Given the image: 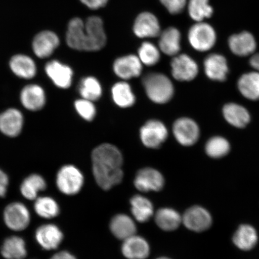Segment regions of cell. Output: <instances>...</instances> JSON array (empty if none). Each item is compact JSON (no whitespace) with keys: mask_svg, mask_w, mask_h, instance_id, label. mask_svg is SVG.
<instances>
[{"mask_svg":"<svg viewBox=\"0 0 259 259\" xmlns=\"http://www.w3.org/2000/svg\"><path fill=\"white\" fill-rule=\"evenodd\" d=\"M116 76L124 80L131 79L141 75L142 63L139 57L129 55L118 58L113 65Z\"/></svg>","mask_w":259,"mask_h":259,"instance_id":"obj_18","label":"cell"},{"mask_svg":"<svg viewBox=\"0 0 259 259\" xmlns=\"http://www.w3.org/2000/svg\"><path fill=\"white\" fill-rule=\"evenodd\" d=\"M80 1L89 8L97 10L104 7L108 0H80Z\"/></svg>","mask_w":259,"mask_h":259,"instance_id":"obj_42","label":"cell"},{"mask_svg":"<svg viewBox=\"0 0 259 259\" xmlns=\"http://www.w3.org/2000/svg\"><path fill=\"white\" fill-rule=\"evenodd\" d=\"M249 64L255 72L259 73V54L254 53L252 55L249 60Z\"/></svg>","mask_w":259,"mask_h":259,"instance_id":"obj_43","label":"cell"},{"mask_svg":"<svg viewBox=\"0 0 259 259\" xmlns=\"http://www.w3.org/2000/svg\"><path fill=\"white\" fill-rule=\"evenodd\" d=\"M171 74L180 82H190L196 78L199 72L198 64L187 54L178 55L171 61Z\"/></svg>","mask_w":259,"mask_h":259,"instance_id":"obj_8","label":"cell"},{"mask_svg":"<svg viewBox=\"0 0 259 259\" xmlns=\"http://www.w3.org/2000/svg\"><path fill=\"white\" fill-rule=\"evenodd\" d=\"M112 96L115 104L122 108H130L136 102V97L131 85L125 82L116 83L112 87Z\"/></svg>","mask_w":259,"mask_h":259,"instance_id":"obj_33","label":"cell"},{"mask_svg":"<svg viewBox=\"0 0 259 259\" xmlns=\"http://www.w3.org/2000/svg\"><path fill=\"white\" fill-rule=\"evenodd\" d=\"M22 106L30 111H40L46 103V94L41 87L30 84L24 87L20 94Z\"/></svg>","mask_w":259,"mask_h":259,"instance_id":"obj_19","label":"cell"},{"mask_svg":"<svg viewBox=\"0 0 259 259\" xmlns=\"http://www.w3.org/2000/svg\"><path fill=\"white\" fill-rule=\"evenodd\" d=\"M50 259H76V258L69 252L63 251L54 254Z\"/></svg>","mask_w":259,"mask_h":259,"instance_id":"obj_44","label":"cell"},{"mask_svg":"<svg viewBox=\"0 0 259 259\" xmlns=\"http://www.w3.org/2000/svg\"><path fill=\"white\" fill-rule=\"evenodd\" d=\"M24 122L23 115L18 109L6 110L0 114V132L8 137H18L23 128Z\"/></svg>","mask_w":259,"mask_h":259,"instance_id":"obj_15","label":"cell"},{"mask_svg":"<svg viewBox=\"0 0 259 259\" xmlns=\"http://www.w3.org/2000/svg\"><path fill=\"white\" fill-rule=\"evenodd\" d=\"M168 137L167 129L163 122L151 119L145 123L140 130V138L146 147L157 149L164 143Z\"/></svg>","mask_w":259,"mask_h":259,"instance_id":"obj_6","label":"cell"},{"mask_svg":"<svg viewBox=\"0 0 259 259\" xmlns=\"http://www.w3.org/2000/svg\"><path fill=\"white\" fill-rule=\"evenodd\" d=\"M205 75L210 80L223 82L228 79L229 68L228 60L218 53L209 54L203 62Z\"/></svg>","mask_w":259,"mask_h":259,"instance_id":"obj_12","label":"cell"},{"mask_svg":"<svg viewBox=\"0 0 259 259\" xmlns=\"http://www.w3.org/2000/svg\"><path fill=\"white\" fill-rule=\"evenodd\" d=\"M9 177L4 171L0 169V197L5 196L9 186Z\"/></svg>","mask_w":259,"mask_h":259,"instance_id":"obj_41","label":"cell"},{"mask_svg":"<svg viewBox=\"0 0 259 259\" xmlns=\"http://www.w3.org/2000/svg\"><path fill=\"white\" fill-rule=\"evenodd\" d=\"M35 239L38 244L46 250H53L59 247L63 234L56 225H42L35 232Z\"/></svg>","mask_w":259,"mask_h":259,"instance_id":"obj_20","label":"cell"},{"mask_svg":"<svg viewBox=\"0 0 259 259\" xmlns=\"http://www.w3.org/2000/svg\"><path fill=\"white\" fill-rule=\"evenodd\" d=\"M157 259H171V258H168L166 257H161L158 258Z\"/></svg>","mask_w":259,"mask_h":259,"instance_id":"obj_45","label":"cell"},{"mask_svg":"<svg viewBox=\"0 0 259 259\" xmlns=\"http://www.w3.org/2000/svg\"><path fill=\"white\" fill-rule=\"evenodd\" d=\"M139 58L146 66H154L160 60V52L153 44L146 41L139 49Z\"/></svg>","mask_w":259,"mask_h":259,"instance_id":"obj_38","label":"cell"},{"mask_svg":"<svg viewBox=\"0 0 259 259\" xmlns=\"http://www.w3.org/2000/svg\"><path fill=\"white\" fill-rule=\"evenodd\" d=\"M131 204L132 214L138 222L145 223L153 217V205L147 197L135 195L131 199Z\"/></svg>","mask_w":259,"mask_h":259,"instance_id":"obj_30","label":"cell"},{"mask_svg":"<svg viewBox=\"0 0 259 259\" xmlns=\"http://www.w3.org/2000/svg\"><path fill=\"white\" fill-rule=\"evenodd\" d=\"M45 72L58 88L67 89L72 85L73 70L60 61L53 60L48 62L45 66Z\"/></svg>","mask_w":259,"mask_h":259,"instance_id":"obj_16","label":"cell"},{"mask_svg":"<svg viewBox=\"0 0 259 259\" xmlns=\"http://www.w3.org/2000/svg\"><path fill=\"white\" fill-rule=\"evenodd\" d=\"M188 12L190 18L196 22H203L213 14V9L209 0H189Z\"/></svg>","mask_w":259,"mask_h":259,"instance_id":"obj_35","label":"cell"},{"mask_svg":"<svg viewBox=\"0 0 259 259\" xmlns=\"http://www.w3.org/2000/svg\"><path fill=\"white\" fill-rule=\"evenodd\" d=\"M160 2L172 15L181 14L187 5V0H160Z\"/></svg>","mask_w":259,"mask_h":259,"instance_id":"obj_40","label":"cell"},{"mask_svg":"<svg viewBox=\"0 0 259 259\" xmlns=\"http://www.w3.org/2000/svg\"><path fill=\"white\" fill-rule=\"evenodd\" d=\"M10 67L16 76L21 78H33L37 73V67L33 60L25 55H16L10 61Z\"/></svg>","mask_w":259,"mask_h":259,"instance_id":"obj_27","label":"cell"},{"mask_svg":"<svg viewBox=\"0 0 259 259\" xmlns=\"http://www.w3.org/2000/svg\"><path fill=\"white\" fill-rule=\"evenodd\" d=\"M142 83L148 98L157 104L169 102L174 97L173 83L169 77L163 74L148 73L142 79Z\"/></svg>","mask_w":259,"mask_h":259,"instance_id":"obj_2","label":"cell"},{"mask_svg":"<svg viewBox=\"0 0 259 259\" xmlns=\"http://www.w3.org/2000/svg\"><path fill=\"white\" fill-rule=\"evenodd\" d=\"M79 92L82 99L92 102L96 101L102 95L101 84L95 77H86L80 81Z\"/></svg>","mask_w":259,"mask_h":259,"instance_id":"obj_36","label":"cell"},{"mask_svg":"<svg viewBox=\"0 0 259 259\" xmlns=\"http://www.w3.org/2000/svg\"><path fill=\"white\" fill-rule=\"evenodd\" d=\"M59 37L51 31H43L35 35L32 41V50L40 58L50 57L59 46Z\"/></svg>","mask_w":259,"mask_h":259,"instance_id":"obj_17","label":"cell"},{"mask_svg":"<svg viewBox=\"0 0 259 259\" xmlns=\"http://www.w3.org/2000/svg\"><path fill=\"white\" fill-rule=\"evenodd\" d=\"M232 241L239 250L250 251L257 244L258 235L256 230L251 225H241L233 235Z\"/></svg>","mask_w":259,"mask_h":259,"instance_id":"obj_26","label":"cell"},{"mask_svg":"<svg viewBox=\"0 0 259 259\" xmlns=\"http://www.w3.org/2000/svg\"><path fill=\"white\" fill-rule=\"evenodd\" d=\"M188 39L194 50L207 52L215 46L218 36L214 28L203 21L196 22L190 28Z\"/></svg>","mask_w":259,"mask_h":259,"instance_id":"obj_3","label":"cell"},{"mask_svg":"<svg viewBox=\"0 0 259 259\" xmlns=\"http://www.w3.org/2000/svg\"><path fill=\"white\" fill-rule=\"evenodd\" d=\"M109 228L115 237L123 241L135 235L137 231L134 220L124 213L113 217L110 222Z\"/></svg>","mask_w":259,"mask_h":259,"instance_id":"obj_24","label":"cell"},{"mask_svg":"<svg viewBox=\"0 0 259 259\" xmlns=\"http://www.w3.org/2000/svg\"><path fill=\"white\" fill-rule=\"evenodd\" d=\"M134 31L138 37H157L160 34L159 22L151 13H142L136 19Z\"/></svg>","mask_w":259,"mask_h":259,"instance_id":"obj_21","label":"cell"},{"mask_svg":"<svg viewBox=\"0 0 259 259\" xmlns=\"http://www.w3.org/2000/svg\"><path fill=\"white\" fill-rule=\"evenodd\" d=\"M164 178L159 171L152 167L143 168L138 171L134 185L140 192H159L163 189Z\"/></svg>","mask_w":259,"mask_h":259,"instance_id":"obj_10","label":"cell"},{"mask_svg":"<svg viewBox=\"0 0 259 259\" xmlns=\"http://www.w3.org/2000/svg\"><path fill=\"white\" fill-rule=\"evenodd\" d=\"M183 223L186 228L194 232H203L212 224V218L208 210L201 206H193L184 212Z\"/></svg>","mask_w":259,"mask_h":259,"instance_id":"obj_7","label":"cell"},{"mask_svg":"<svg viewBox=\"0 0 259 259\" xmlns=\"http://www.w3.org/2000/svg\"><path fill=\"white\" fill-rule=\"evenodd\" d=\"M86 51H97L105 46L106 36L101 18L92 16L85 24Z\"/></svg>","mask_w":259,"mask_h":259,"instance_id":"obj_11","label":"cell"},{"mask_svg":"<svg viewBox=\"0 0 259 259\" xmlns=\"http://www.w3.org/2000/svg\"><path fill=\"white\" fill-rule=\"evenodd\" d=\"M238 92L250 101L259 100V73L252 71L243 73L237 81Z\"/></svg>","mask_w":259,"mask_h":259,"instance_id":"obj_25","label":"cell"},{"mask_svg":"<svg viewBox=\"0 0 259 259\" xmlns=\"http://www.w3.org/2000/svg\"><path fill=\"white\" fill-rule=\"evenodd\" d=\"M121 251L128 259H146L150 255V247L144 238L135 235L123 242Z\"/></svg>","mask_w":259,"mask_h":259,"instance_id":"obj_22","label":"cell"},{"mask_svg":"<svg viewBox=\"0 0 259 259\" xmlns=\"http://www.w3.org/2000/svg\"><path fill=\"white\" fill-rule=\"evenodd\" d=\"M66 42L68 46L73 50L86 51L85 24L82 19H71L68 25Z\"/></svg>","mask_w":259,"mask_h":259,"instance_id":"obj_23","label":"cell"},{"mask_svg":"<svg viewBox=\"0 0 259 259\" xmlns=\"http://www.w3.org/2000/svg\"><path fill=\"white\" fill-rule=\"evenodd\" d=\"M92 167L96 182L101 189L109 190L121 183L123 157L115 145L103 144L92 152Z\"/></svg>","mask_w":259,"mask_h":259,"instance_id":"obj_1","label":"cell"},{"mask_svg":"<svg viewBox=\"0 0 259 259\" xmlns=\"http://www.w3.org/2000/svg\"><path fill=\"white\" fill-rule=\"evenodd\" d=\"M230 51L241 57L251 56L257 49V41L250 32L244 31L232 34L228 39Z\"/></svg>","mask_w":259,"mask_h":259,"instance_id":"obj_13","label":"cell"},{"mask_svg":"<svg viewBox=\"0 0 259 259\" xmlns=\"http://www.w3.org/2000/svg\"><path fill=\"white\" fill-rule=\"evenodd\" d=\"M172 132L175 138L184 147H192L199 141L200 129L194 119L181 117L174 122Z\"/></svg>","mask_w":259,"mask_h":259,"instance_id":"obj_5","label":"cell"},{"mask_svg":"<svg viewBox=\"0 0 259 259\" xmlns=\"http://www.w3.org/2000/svg\"><path fill=\"white\" fill-rule=\"evenodd\" d=\"M181 33L177 28L169 27L160 35L159 47L165 54L176 56L181 50Z\"/></svg>","mask_w":259,"mask_h":259,"instance_id":"obj_28","label":"cell"},{"mask_svg":"<svg viewBox=\"0 0 259 259\" xmlns=\"http://www.w3.org/2000/svg\"><path fill=\"white\" fill-rule=\"evenodd\" d=\"M34 210L38 216L47 219L56 218L60 212L59 206L56 200L48 196L35 199Z\"/></svg>","mask_w":259,"mask_h":259,"instance_id":"obj_37","label":"cell"},{"mask_svg":"<svg viewBox=\"0 0 259 259\" xmlns=\"http://www.w3.org/2000/svg\"><path fill=\"white\" fill-rule=\"evenodd\" d=\"M47 183L40 175L32 174L26 178L21 186V193L28 200H35L38 194L46 189Z\"/></svg>","mask_w":259,"mask_h":259,"instance_id":"obj_34","label":"cell"},{"mask_svg":"<svg viewBox=\"0 0 259 259\" xmlns=\"http://www.w3.org/2000/svg\"><path fill=\"white\" fill-rule=\"evenodd\" d=\"M3 216L6 226L12 231H24L30 224V212L22 203L9 204L6 206Z\"/></svg>","mask_w":259,"mask_h":259,"instance_id":"obj_9","label":"cell"},{"mask_svg":"<svg viewBox=\"0 0 259 259\" xmlns=\"http://www.w3.org/2000/svg\"><path fill=\"white\" fill-rule=\"evenodd\" d=\"M84 177L78 168L73 165H65L58 171L56 184L58 190L66 195L78 193L83 187Z\"/></svg>","mask_w":259,"mask_h":259,"instance_id":"obj_4","label":"cell"},{"mask_svg":"<svg viewBox=\"0 0 259 259\" xmlns=\"http://www.w3.org/2000/svg\"><path fill=\"white\" fill-rule=\"evenodd\" d=\"M222 115L229 125L236 128H244L250 124L251 116L244 106L235 102L227 103L222 108Z\"/></svg>","mask_w":259,"mask_h":259,"instance_id":"obj_14","label":"cell"},{"mask_svg":"<svg viewBox=\"0 0 259 259\" xmlns=\"http://www.w3.org/2000/svg\"><path fill=\"white\" fill-rule=\"evenodd\" d=\"M74 108L78 114L86 121H93L96 115V109L93 102L80 99L74 102Z\"/></svg>","mask_w":259,"mask_h":259,"instance_id":"obj_39","label":"cell"},{"mask_svg":"<svg viewBox=\"0 0 259 259\" xmlns=\"http://www.w3.org/2000/svg\"><path fill=\"white\" fill-rule=\"evenodd\" d=\"M231 150V143L228 139L222 136L210 137L205 145L206 154L213 159H220L226 157Z\"/></svg>","mask_w":259,"mask_h":259,"instance_id":"obj_31","label":"cell"},{"mask_svg":"<svg viewBox=\"0 0 259 259\" xmlns=\"http://www.w3.org/2000/svg\"><path fill=\"white\" fill-rule=\"evenodd\" d=\"M1 252L6 259H24L27 254L24 239L18 236L6 239L3 242Z\"/></svg>","mask_w":259,"mask_h":259,"instance_id":"obj_32","label":"cell"},{"mask_svg":"<svg viewBox=\"0 0 259 259\" xmlns=\"http://www.w3.org/2000/svg\"><path fill=\"white\" fill-rule=\"evenodd\" d=\"M155 221L158 228L167 232L176 231L183 223L180 213L169 208L158 209L155 213Z\"/></svg>","mask_w":259,"mask_h":259,"instance_id":"obj_29","label":"cell"}]
</instances>
